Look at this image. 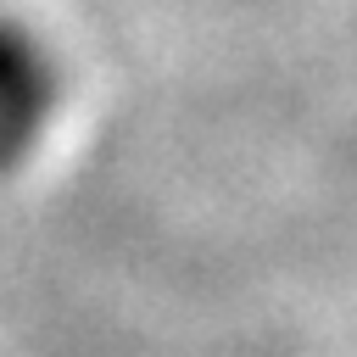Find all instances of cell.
I'll return each instance as SVG.
<instances>
[{
    "instance_id": "6da1fadb",
    "label": "cell",
    "mask_w": 357,
    "mask_h": 357,
    "mask_svg": "<svg viewBox=\"0 0 357 357\" xmlns=\"http://www.w3.org/2000/svg\"><path fill=\"white\" fill-rule=\"evenodd\" d=\"M61 78L50 50L11 17H0V173L22 167L56 112Z\"/></svg>"
}]
</instances>
